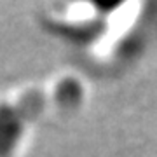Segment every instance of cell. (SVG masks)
I'll return each mask as SVG.
<instances>
[{"instance_id": "1", "label": "cell", "mask_w": 157, "mask_h": 157, "mask_svg": "<svg viewBox=\"0 0 157 157\" xmlns=\"http://www.w3.org/2000/svg\"><path fill=\"white\" fill-rule=\"evenodd\" d=\"M45 96L40 93L21 98L19 103H0V157H12L21 141L25 124L42 110Z\"/></svg>"}, {"instance_id": "2", "label": "cell", "mask_w": 157, "mask_h": 157, "mask_svg": "<svg viewBox=\"0 0 157 157\" xmlns=\"http://www.w3.org/2000/svg\"><path fill=\"white\" fill-rule=\"evenodd\" d=\"M75 89H78L77 82H73V80L65 82V84L61 86V89H59L58 98H61L63 101H67V105H72L73 101L78 103V101H80V94H82V91H75Z\"/></svg>"}]
</instances>
